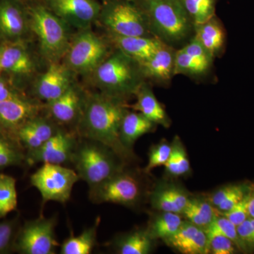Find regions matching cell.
<instances>
[{"label":"cell","mask_w":254,"mask_h":254,"mask_svg":"<svg viewBox=\"0 0 254 254\" xmlns=\"http://www.w3.org/2000/svg\"><path fill=\"white\" fill-rule=\"evenodd\" d=\"M127 101L100 93H88L83 113L75 128L78 136L100 142L127 165L136 161L133 150L120 139V127L128 111Z\"/></svg>","instance_id":"6da1fadb"},{"label":"cell","mask_w":254,"mask_h":254,"mask_svg":"<svg viewBox=\"0 0 254 254\" xmlns=\"http://www.w3.org/2000/svg\"><path fill=\"white\" fill-rule=\"evenodd\" d=\"M89 76L100 93L125 101L146 81L141 64L116 48Z\"/></svg>","instance_id":"7a4b0ae2"},{"label":"cell","mask_w":254,"mask_h":254,"mask_svg":"<svg viewBox=\"0 0 254 254\" xmlns=\"http://www.w3.org/2000/svg\"><path fill=\"white\" fill-rule=\"evenodd\" d=\"M71 164L80 180L86 182L89 189L103 183L128 165L109 147L81 137Z\"/></svg>","instance_id":"3957f363"},{"label":"cell","mask_w":254,"mask_h":254,"mask_svg":"<svg viewBox=\"0 0 254 254\" xmlns=\"http://www.w3.org/2000/svg\"><path fill=\"white\" fill-rule=\"evenodd\" d=\"M26 7L31 31L43 59L49 64L63 61L72 37L71 27L43 4H26Z\"/></svg>","instance_id":"277c9868"},{"label":"cell","mask_w":254,"mask_h":254,"mask_svg":"<svg viewBox=\"0 0 254 254\" xmlns=\"http://www.w3.org/2000/svg\"><path fill=\"white\" fill-rule=\"evenodd\" d=\"M142 3L153 36L169 46L185 41L193 29L182 0H142Z\"/></svg>","instance_id":"5b68a950"},{"label":"cell","mask_w":254,"mask_h":254,"mask_svg":"<svg viewBox=\"0 0 254 254\" xmlns=\"http://www.w3.org/2000/svg\"><path fill=\"white\" fill-rule=\"evenodd\" d=\"M109 40L91 28L79 30L71 37L63 62L74 74L89 76L112 53Z\"/></svg>","instance_id":"8992f818"},{"label":"cell","mask_w":254,"mask_h":254,"mask_svg":"<svg viewBox=\"0 0 254 254\" xmlns=\"http://www.w3.org/2000/svg\"><path fill=\"white\" fill-rule=\"evenodd\" d=\"M146 193L141 174L125 168L103 183L89 189V199L95 204L110 203L134 208Z\"/></svg>","instance_id":"52a82bcc"},{"label":"cell","mask_w":254,"mask_h":254,"mask_svg":"<svg viewBox=\"0 0 254 254\" xmlns=\"http://www.w3.org/2000/svg\"><path fill=\"white\" fill-rule=\"evenodd\" d=\"M98 21L108 35L154 36L143 9L127 0H113L101 6Z\"/></svg>","instance_id":"ba28073f"},{"label":"cell","mask_w":254,"mask_h":254,"mask_svg":"<svg viewBox=\"0 0 254 254\" xmlns=\"http://www.w3.org/2000/svg\"><path fill=\"white\" fill-rule=\"evenodd\" d=\"M30 180L32 186L41 193L44 205L49 201L66 203L80 178L74 170L65 165L43 163Z\"/></svg>","instance_id":"9c48e42d"},{"label":"cell","mask_w":254,"mask_h":254,"mask_svg":"<svg viewBox=\"0 0 254 254\" xmlns=\"http://www.w3.org/2000/svg\"><path fill=\"white\" fill-rule=\"evenodd\" d=\"M56 216L39 217L26 222L18 230L14 250L22 254H55L60 247L55 227Z\"/></svg>","instance_id":"30bf717a"},{"label":"cell","mask_w":254,"mask_h":254,"mask_svg":"<svg viewBox=\"0 0 254 254\" xmlns=\"http://www.w3.org/2000/svg\"><path fill=\"white\" fill-rule=\"evenodd\" d=\"M44 110L45 103L23 93L0 102V134L19 146L16 136L20 128Z\"/></svg>","instance_id":"8fae6325"},{"label":"cell","mask_w":254,"mask_h":254,"mask_svg":"<svg viewBox=\"0 0 254 254\" xmlns=\"http://www.w3.org/2000/svg\"><path fill=\"white\" fill-rule=\"evenodd\" d=\"M28 41L0 43V66L18 89L37 71L38 64Z\"/></svg>","instance_id":"7c38bea8"},{"label":"cell","mask_w":254,"mask_h":254,"mask_svg":"<svg viewBox=\"0 0 254 254\" xmlns=\"http://www.w3.org/2000/svg\"><path fill=\"white\" fill-rule=\"evenodd\" d=\"M79 136L74 130L60 127L58 132L41 147L26 153L25 163L29 165L50 163L65 165L71 163Z\"/></svg>","instance_id":"4fadbf2b"},{"label":"cell","mask_w":254,"mask_h":254,"mask_svg":"<svg viewBox=\"0 0 254 254\" xmlns=\"http://www.w3.org/2000/svg\"><path fill=\"white\" fill-rule=\"evenodd\" d=\"M45 6L71 28H91L98 21L101 5L95 0H43Z\"/></svg>","instance_id":"5bb4252c"},{"label":"cell","mask_w":254,"mask_h":254,"mask_svg":"<svg viewBox=\"0 0 254 254\" xmlns=\"http://www.w3.org/2000/svg\"><path fill=\"white\" fill-rule=\"evenodd\" d=\"M87 94L88 92L73 83L59 98L45 103L44 112L60 127L73 125L75 130L83 113Z\"/></svg>","instance_id":"9a60e30c"},{"label":"cell","mask_w":254,"mask_h":254,"mask_svg":"<svg viewBox=\"0 0 254 254\" xmlns=\"http://www.w3.org/2000/svg\"><path fill=\"white\" fill-rule=\"evenodd\" d=\"M31 33L26 4L20 0H0V43L27 41Z\"/></svg>","instance_id":"2e32d148"},{"label":"cell","mask_w":254,"mask_h":254,"mask_svg":"<svg viewBox=\"0 0 254 254\" xmlns=\"http://www.w3.org/2000/svg\"><path fill=\"white\" fill-rule=\"evenodd\" d=\"M73 75L63 61L49 64L46 71L34 82L33 98L45 103L57 99L75 83Z\"/></svg>","instance_id":"e0dca14e"},{"label":"cell","mask_w":254,"mask_h":254,"mask_svg":"<svg viewBox=\"0 0 254 254\" xmlns=\"http://www.w3.org/2000/svg\"><path fill=\"white\" fill-rule=\"evenodd\" d=\"M59 125L46 114L37 115L18 131L16 141L26 153L38 149L60 129Z\"/></svg>","instance_id":"ac0fdd59"},{"label":"cell","mask_w":254,"mask_h":254,"mask_svg":"<svg viewBox=\"0 0 254 254\" xmlns=\"http://www.w3.org/2000/svg\"><path fill=\"white\" fill-rule=\"evenodd\" d=\"M190 195L186 189L178 184L160 182L150 192V205L158 212L182 214Z\"/></svg>","instance_id":"d6986e66"},{"label":"cell","mask_w":254,"mask_h":254,"mask_svg":"<svg viewBox=\"0 0 254 254\" xmlns=\"http://www.w3.org/2000/svg\"><path fill=\"white\" fill-rule=\"evenodd\" d=\"M176 50L173 46L164 44L148 60L141 63L145 80L165 86L175 76V60Z\"/></svg>","instance_id":"ffe728a7"},{"label":"cell","mask_w":254,"mask_h":254,"mask_svg":"<svg viewBox=\"0 0 254 254\" xmlns=\"http://www.w3.org/2000/svg\"><path fill=\"white\" fill-rule=\"evenodd\" d=\"M163 242L170 248L181 254H208V238L204 229L188 221L184 222L175 235Z\"/></svg>","instance_id":"44dd1931"},{"label":"cell","mask_w":254,"mask_h":254,"mask_svg":"<svg viewBox=\"0 0 254 254\" xmlns=\"http://www.w3.org/2000/svg\"><path fill=\"white\" fill-rule=\"evenodd\" d=\"M114 48L121 50L140 64L148 60L165 43L155 36H118L108 35Z\"/></svg>","instance_id":"7402d4cb"},{"label":"cell","mask_w":254,"mask_h":254,"mask_svg":"<svg viewBox=\"0 0 254 254\" xmlns=\"http://www.w3.org/2000/svg\"><path fill=\"white\" fill-rule=\"evenodd\" d=\"M134 97L136 98V103L127 105L128 109L142 114L157 125H161L165 128L170 127L171 120L146 81L141 85Z\"/></svg>","instance_id":"603a6c76"},{"label":"cell","mask_w":254,"mask_h":254,"mask_svg":"<svg viewBox=\"0 0 254 254\" xmlns=\"http://www.w3.org/2000/svg\"><path fill=\"white\" fill-rule=\"evenodd\" d=\"M157 126L142 114L128 110L120 127V139L128 149L133 150L135 142L143 135L154 131Z\"/></svg>","instance_id":"cb8c5ba5"},{"label":"cell","mask_w":254,"mask_h":254,"mask_svg":"<svg viewBox=\"0 0 254 254\" xmlns=\"http://www.w3.org/2000/svg\"><path fill=\"white\" fill-rule=\"evenodd\" d=\"M194 37L215 59L225 47V33L221 23L214 16L193 27Z\"/></svg>","instance_id":"d4e9b609"},{"label":"cell","mask_w":254,"mask_h":254,"mask_svg":"<svg viewBox=\"0 0 254 254\" xmlns=\"http://www.w3.org/2000/svg\"><path fill=\"white\" fill-rule=\"evenodd\" d=\"M153 242L147 229H136L115 238L112 246L119 254H148Z\"/></svg>","instance_id":"484cf974"},{"label":"cell","mask_w":254,"mask_h":254,"mask_svg":"<svg viewBox=\"0 0 254 254\" xmlns=\"http://www.w3.org/2000/svg\"><path fill=\"white\" fill-rule=\"evenodd\" d=\"M220 214L208 198L190 195L187 204L182 212L187 221L205 229Z\"/></svg>","instance_id":"4316f807"},{"label":"cell","mask_w":254,"mask_h":254,"mask_svg":"<svg viewBox=\"0 0 254 254\" xmlns=\"http://www.w3.org/2000/svg\"><path fill=\"white\" fill-rule=\"evenodd\" d=\"M185 221L182 214L159 211L152 217L146 229L153 240L164 241L175 235Z\"/></svg>","instance_id":"83f0119b"},{"label":"cell","mask_w":254,"mask_h":254,"mask_svg":"<svg viewBox=\"0 0 254 254\" xmlns=\"http://www.w3.org/2000/svg\"><path fill=\"white\" fill-rule=\"evenodd\" d=\"M98 218L93 226L88 227L78 236L71 235L60 246L61 254H90L97 242V232L100 224Z\"/></svg>","instance_id":"f1b7e54d"},{"label":"cell","mask_w":254,"mask_h":254,"mask_svg":"<svg viewBox=\"0 0 254 254\" xmlns=\"http://www.w3.org/2000/svg\"><path fill=\"white\" fill-rule=\"evenodd\" d=\"M165 167L167 174L171 177L184 176L190 173V163L186 148L178 136H175L171 143V153Z\"/></svg>","instance_id":"f546056e"},{"label":"cell","mask_w":254,"mask_h":254,"mask_svg":"<svg viewBox=\"0 0 254 254\" xmlns=\"http://www.w3.org/2000/svg\"><path fill=\"white\" fill-rule=\"evenodd\" d=\"M16 181L14 177L0 173V218L17 208Z\"/></svg>","instance_id":"4dcf8cb0"},{"label":"cell","mask_w":254,"mask_h":254,"mask_svg":"<svg viewBox=\"0 0 254 254\" xmlns=\"http://www.w3.org/2000/svg\"><path fill=\"white\" fill-rule=\"evenodd\" d=\"M210 68L211 66L193 59L183 48L176 50L175 76L181 74L190 77H198L208 73Z\"/></svg>","instance_id":"1f68e13d"},{"label":"cell","mask_w":254,"mask_h":254,"mask_svg":"<svg viewBox=\"0 0 254 254\" xmlns=\"http://www.w3.org/2000/svg\"><path fill=\"white\" fill-rule=\"evenodd\" d=\"M193 27L215 16V0H182Z\"/></svg>","instance_id":"d6a6232c"},{"label":"cell","mask_w":254,"mask_h":254,"mask_svg":"<svg viewBox=\"0 0 254 254\" xmlns=\"http://www.w3.org/2000/svg\"><path fill=\"white\" fill-rule=\"evenodd\" d=\"M208 242L216 236H223L230 239L241 250L240 242L237 234V226L225 216L219 214L210 225L204 229Z\"/></svg>","instance_id":"836d02e7"},{"label":"cell","mask_w":254,"mask_h":254,"mask_svg":"<svg viewBox=\"0 0 254 254\" xmlns=\"http://www.w3.org/2000/svg\"><path fill=\"white\" fill-rule=\"evenodd\" d=\"M171 153V143L163 140L158 144L152 146L148 154V163L143 169V173L149 174L153 169L165 166Z\"/></svg>","instance_id":"e575fe53"},{"label":"cell","mask_w":254,"mask_h":254,"mask_svg":"<svg viewBox=\"0 0 254 254\" xmlns=\"http://www.w3.org/2000/svg\"><path fill=\"white\" fill-rule=\"evenodd\" d=\"M26 153L14 143L9 142L0 148V170L25 163Z\"/></svg>","instance_id":"d590c367"},{"label":"cell","mask_w":254,"mask_h":254,"mask_svg":"<svg viewBox=\"0 0 254 254\" xmlns=\"http://www.w3.org/2000/svg\"><path fill=\"white\" fill-rule=\"evenodd\" d=\"M16 220H9L0 222V254H6L14 250L16 239Z\"/></svg>","instance_id":"8d00e7d4"},{"label":"cell","mask_w":254,"mask_h":254,"mask_svg":"<svg viewBox=\"0 0 254 254\" xmlns=\"http://www.w3.org/2000/svg\"><path fill=\"white\" fill-rule=\"evenodd\" d=\"M251 192L252 190L250 193L246 195L243 199L239 202L230 210L220 214L228 219L237 227L239 226L242 222L250 218V213H249V201H250Z\"/></svg>","instance_id":"74e56055"},{"label":"cell","mask_w":254,"mask_h":254,"mask_svg":"<svg viewBox=\"0 0 254 254\" xmlns=\"http://www.w3.org/2000/svg\"><path fill=\"white\" fill-rule=\"evenodd\" d=\"M182 48L187 54L190 55L191 58L197 61L210 66H212L213 65V57L208 53V50L205 49L204 47L200 44V42L194 36L187 43L186 46Z\"/></svg>","instance_id":"f35d334b"},{"label":"cell","mask_w":254,"mask_h":254,"mask_svg":"<svg viewBox=\"0 0 254 254\" xmlns=\"http://www.w3.org/2000/svg\"><path fill=\"white\" fill-rule=\"evenodd\" d=\"M241 250H254V218H249L237 227Z\"/></svg>","instance_id":"ab89813d"},{"label":"cell","mask_w":254,"mask_h":254,"mask_svg":"<svg viewBox=\"0 0 254 254\" xmlns=\"http://www.w3.org/2000/svg\"><path fill=\"white\" fill-rule=\"evenodd\" d=\"M236 245L230 239L223 236H216L209 241L208 254H233L236 253Z\"/></svg>","instance_id":"60d3db41"},{"label":"cell","mask_w":254,"mask_h":254,"mask_svg":"<svg viewBox=\"0 0 254 254\" xmlns=\"http://www.w3.org/2000/svg\"><path fill=\"white\" fill-rule=\"evenodd\" d=\"M22 93V91L18 89L9 78L4 77L3 75L0 77V102Z\"/></svg>","instance_id":"b9f144b4"},{"label":"cell","mask_w":254,"mask_h":254,"mask_svg":"<svg viewBox=\"0 0 254 254\" xmlns=\"http://www.w3.org/2000/svg\"><path fill=\"white\" fill-rule=\"evenodd\" d=\"M249 213L250 218H254V189L251 192L250 201H249Z\"/></svg>","instance_id":"7bdbcfd3"},{"label":"cell","mask_w":254,"mask_h":254,"mask_svg":"<svg viewBox=\"0 0 254 254\" xmlns=\"http://www.w3.org/2000/svg\"><path fill=\"white\" fill-rule=\"evenodd\" d=\"M20 1H22V2L24 3V4H28V1H30V0H20Z\"/></svg>","instance_id":"ee69618b"},{"label":"cell","mask_w":254,"mask_h":254,"mask_svg":"<svg viewBox=\"0 0 254 254\" xmlns=\"http://www.w3.org/2000/svg\"><path fill=\"white\" fill-rule=\"evenodd\" d=\"M3 75L2 70H1V66H0V77Z\"/></svg>","instance_id":"f6af8a7d"}]
</instances>
